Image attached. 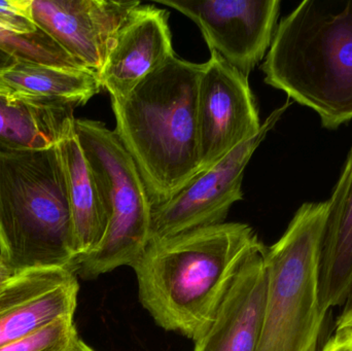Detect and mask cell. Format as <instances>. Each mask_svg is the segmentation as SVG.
<instances>
[{
    "instance_id": "6da1fadb",
    "label": "cell",
    "mask_w": 352,
    "mask_h": 351,
    "mask_svg": "<svg viewBox=\"0 0 352 351\" xmlns=\"http://www.w3.org/2000/svg\"><path fill=\"white\" fill-rule=\"evenodd\" d=\"M265 249L242 223L152 238L131 266L140 303L159 327L196 341L214 321L246 260Z\"/></svg>"
},
{
    "instance_id": "7a4b0ae2",
    "label": "cell",
    "mask_w": 352,
    "mask_h": 351,
    "mask_svg": "<svg viewBox=\"0 0 352 351\" xmlns=\"http://www.w3.org/2000/svg\"><path fill=\"white\" fill-rule=\"evenodd\" d=\"M203 64L170 58L127 96L111 99L116 129L144 179L153 210L200 171L197 93Z\"/></svg>"
},
{
    "instance_id": "3957f363",
    "label": "cell",
    "mask_w": 352,
    "mask_h": 351,
    "mask_svg": "<svg viewBox=\"0 0 352 351\" xmlns=\"http://www.w3.org/2000/svg\"><path fill=\"white\" fill-rule=\"evenodd\" d=\"M265 82L336 129L352 119V0H305L275 30Z\"/></svg>"
},
{
    "instance_id": "277c9868",
    "label": "cell",
    "mask_w": 352,
    "mask_h": 351,
    "mask_svg": "<svg viewBox=\"0 0 352 351\" xmlns=\"http://www.w3.org/2000/svg\"><path fill=\"white\" fill-rule=\"evenodd\" d=\"M0 257L16 272H76L72 212L58 146L0 150Z\"/></svg>"
},
{
    "instance_id": "5b68a950",
    "label": "cell",
    "mask_w": 352,
    "mask_h": 351,
    "mask_svg": "<svg viewBox=\"0 0 352 351\" xmlns=\"http://www.w3.org/2000/svg\"><path fill=\"white\" fill-rule=\"evenodd\" d=\"M328 204L305 203L265 251L267 290L256 351H318L327 313L320 260Z\"/></svg>"
},
{
    "instance_id": "8992f818",
    "label": "cell",
    "mask_w": 352,
    "mask_h": 351,
    "mask_svg": "<svg viewBox=\"0 0 352 351\" xmlns=\"http://www.w3.org/2000/svg\"><path fill=\"white\" fill-rule=\"evenodd\" d=\"M74 127L109 208L102 240L76 267L84 280H94L138 261L152 239L153 205L135 162L115 131L87 119H76Z\"/></svg>"
},
{
    "instance_id": "52a82bcc",
    "label": "cell",
    "mask_w": 352,
    "mask_h": 351,
    "mask_svg": "<svg viewBox=\"0 0 352 351\" xmlns=\"http://www.w3.org/2000/svg\"><path fill=\"white\" fill-rule=\"evenodd\" d=\"M283 109L273 113L258 135L195 175L175 196L153 210L152 238H164L225 223L230 208L243 199L244 171Z\"/></svg>"
},
{
    "instance_id": "ba28073f",
    "label": "cell",
    "mask_w": 352,
    "mask_h": 351,
    "mask_svg": "<svg viewBox=\"0 0 352 351\" xmlns=\"http://www.w3.org/2000/svg\"><path fill=\"white\" fill-rule=\"evenodd\" d=\"M200 171L258 135L263 125L248 76L210 52L197 93Z\"/></svg>"
},
{
    "instance_id": "9c48e42d",
    "label": "cell",
    "mask_w": 352,
    "mask_h": 351,
    "mask_svg": "<svg viewBox=\"0 0 352 351\" xmlns=\"http://www.w3.org/2000/svg\"><path fill=\"white\" fill-rule=\"evenodd\" d=\"M192 21L209 51L219 54L240 73L264 59L274 37L278 0H157Z\"/></svg>"
},
{
    "instance_id": "30bf717a",
    "label": "cell",
    "mask_w": 352,
    "mask_h": 351,
    "mask_svg": "<svg viewBox=\"0 0 352 351\" xmlns=\"http://www.w3.org/2000/svg\"><path fill=\"white\" fill-rule=\"evenodd\" d=\"M140 1L32 0L37 27L98 76L118 31Z\"/></svg>"
},
{
    "instance_id": "8fae6325",
    "label": "cell",
    "mask_w": 352,
    "mask_h": 351,
    "mask_svg": "<svg viewBox=\"0 0 352 351\" xmlns=\"http://www.w3.org/2000/svg\"><path fill=\"white\" fill-rule=\"evenodd\" d=\"M78 282L72 269L29 270L0 288V348L61 319L74 317Z\"/></svg>"
},
{
    "instance_id": "7c38bea8",
    "label": "cell",
    "mask_w": 352,
    "mask_h": 351,
    "mask_svg": "<svg viewBox=\"0 0 352 351\" xmlns=\"http://www.w3.org/2000/svg\"><path fill=\"white\" fill-rule=\"evenodd\" d=\"M169 12L140 4L118 31L98 74L111 99L127 96L144 78L175 57Z\"/></svg>"
},
{
    "instance_id": "4fadbf2b",
    "label": "cell",
    "mask_w": 352,
    "mask_h": 351,
    "mask_svg": "<svg viewBox=\"0 0 352 351\" xmlns=\"http://www.w3.org/2000/svg\"><path fill=\"white\" fill-rule=\"evenodd\" d=\"M265 251L242 266L206 333L192 351H256L266 300Z\"/></svg>"
},
{
    "instance_id": "5bb4252c",
    "label": "cell",
    "mask_w": 352,
    "mask_h": 351,
    "mask_svg": "<svg viewBox=\"0 0 352 351\" xmlns=\"http://www.w3.org/2000/svg\"><path fill=\"white\" fill-rule=\"evenodd\" d=\"M320 260L322 309L344 306L352 299V146L340 179L327 201Z\"/></svg>"
},
{
    "instance_id": "9a60e30c",
    "label": "cell",
    "mask_w": 352,
    "mask_h": 351,
    "mask_svg": "<svg viewBox=\"0 0 352 351\" xmlns=\"http://www.w3.org/2000/svg\"><path fill=\"white\" fill-rule=\"evenodd\" d=\"M58 148L67 185L78 265L102 240L109 224V208L85 156L76 127L62 139Z\"/></svg>"
},
{
    "instance_id": "2e32d148",
    "label": "cell",
    "mask_w": 352,
    "mask_h": 351,
    "mask_svg": "<svg viewBox=\"0 0 352 351\" xmlns=\"http://www.w3.org/2000/svg\"><path fill=\"white\" fill-rule=\"evenodd\" d=\"M74 107L0 93V150L58 146L74 128Z\"/></svg>"
},
{
    "instance_id": "e0dca14e",
    "label": "cell",
    "mask_w": 352,
    "mask_h": 351,
    "mask_svg": "<svg viewBox=\"0 0 352 351\" xmlns=\"http://www.w3.org/2000/svg\"><path fill=\"white\" fill-rule=\"evenodd\" d=\"M8 94L82 106L102 90L98 76L85 68L16 61L0 74Z\"/></svg>"
},
{
    "instance_id": "ac0fdd59",
    "label": "cell",
    "mask_w": 352,
    "mask_h": 351,
    "mask_svg": "<svg viewBox=\"0 0 352 351\" xmlns=\"http://www.w3.org/2000/svg\"><path fill=\"white\" fill-rule=\"evenodd\" d=\"M0 49L12 56L16 61L84 68L41 29L28 35L10 34L0 31Z\"/></svg>"
},
{
    "instance_id": "d6986e66",
    "label": "cell",
    "mask_w": 352,
    "mask_h": 351,
    "mask_svg": "<svg viewBox=\"0 0 352 351\" xmlns=\"http://www.w3.org/2000/svg\"><path fill=\"white\" fill-rule=\"evenodd\" d=\"M78 332L74 317H61L41 329L0 348V351H69Z\"/></svg>"
},
{
    "instance_id": "ffe728a7",
    "label": "cell",
    "mask_w": 352,
    "mask_h": 351,
    "mask_svg": "<svg viewBox=\"0 0 352 351\" xmlns=\"http://www.w3.org/2000/svg\"><path fill=\"white\" fill-rule=\"evenodd\" d=\"M39 30L32 14V0H0V31L28 35Z\"/></svg>"
},
{
    "instance_id": "44dd1931",
    "label": "cell",
    "mask_w": 352,
    "mask_h": 351,
    "mask_svg": "<svg viewBox=\"0 0 352 351\" xmlns=\"http://www.w3.org/2000/svg\"><path fill=\"white\" fill-rule=\"evenodd\" d=\"M343 308L335 326L334 334L328 341L337 348L352 351V299Z\"/></svg>"
},
{
    "instance_id": "7402d4cb",
    "label": "cell",
    "mask_w": 352,
    "mask_h": 351,
    "mask_svg": "<svg viewBox=\"0 0 352 351\" xmlns=\"http://www.w3.org/2000/svg\"><path fill=\"white\" fill-rule=\"evenodd\" d=\"M14 275H16V272L0 257V288L10 282Z\"/></svg>"
},
{
    "instance_id": "603a6c76",
    "label": "cell",
    "mask_w": 352,
    "mask_h": 351,
    "mask_svg": "<svg viewBox=\"0 0 352 351\" xmlns=\"http://www.w3.org/2000/svg\"><path fill=\"white\" fill-rule=\"evenodd\" d=\"M16 62V60L12 57V56L6 54V52L1 51L0 49V74L4 71V70L8 69V67L12 65V64ZM0 93H3V94H8V91L6 90L3 86L0 84Z\"/></svg>"
},
{
    "instance_id": "cb8c5ba5",
    "label": "cell",
    "mask_w": 352,
    "mask_h": 351,
    "mask_svg": "<svg viewBox=\"0 0 352 351\" xmlns=\"http://www.w3.org/2000/svg\"><path fill=\"white\" fill-rule=\"evenodd\" d=\"M69 351H96L93 350L92 348H90V346H88V344L85 343L84 341H82V339H80L78 338V340H76V343L74 344V346H72V350Z\"/></svg>"
},
{
    "instance_id": "d4e9b609",
    "label": "cell",
    "mask_w": 352,
    "mask_h": 351,
    "mask_svg": "<svg viewBox=\"0 0 352 351\" xmlns=\"http://www.w3.org/2000/svg\"><path fill=\"white\" fill-rule=\"evenodd\" d=\"M322 351H349L343 350V348H337V346H333L330 342L327 341V343L324 344V348H322Z\"/></svg>"
}]
</instances>
